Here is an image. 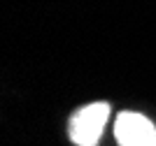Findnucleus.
<instances>
[{"instance_id": "f257e3e1", "label": "nucleus", "mask_w": 156, "mask_h": 146, "mask_svg": "<svg viewBox=\"0 0 156 146\" xmlns=\"http://www.w3.org/2000/svg\"><path fill=\"white\" fill-rule=\"evenodd\" d=\"M107 118H110L107 102H91V104L77 109L70 118V125H68L70 141L75 146H98Z\"/></svg>"}, {"instance_id": "f03ea898", "label": "nucleus", "mask_w": 156, "mask_h": 146, "mask_svg": "<svg viewBox=\"0 0 156 146\" xmlns=\"http://www.w3.org/2000/svg\"><path fill=\"white\" fill-rule=\"evenodd\" d=\"M119 146H156V125L144 114L121 111L114 123Z\"/></svg>"}]
</instances>
